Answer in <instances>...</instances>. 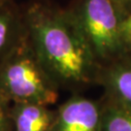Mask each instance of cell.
<instances>
[{
	"label": "cell",
	"mask_w": 131,
	"mask_h": 131,
	"mask_svg": "<svg viewBox=\"0 0 131 131\" xmlns=\"http://www.w3.org/2000/svg\"><path fill=\"white\" fill-rule=\"evenodd\" d=\"M23 11L28 40L59 89L77 91L97 83L101 67L68 9L36 1Z\"/></svg>",
	"instance_id": "1"
},
{
	"label": "cell",
	"mask_w": 131,
	"mask_h": 131,
	"mask_svg": "<svg viewBox=\"0 0 131 131\" xmlns=\"http://www.w3.org/2000/svg\"><path fill=\"white\" fill-rule=\"evenodd\" d=\"M67 9L100 67L129 53L122 31L126 17L113 0H75Z\"/></svg>",
	"instance_id": "2"
},
{
	"label": "cell",
	"mask_w": 131,
	"mask_h": 131,
	"mask_svg": "<svg viewBox=\"0 0 131 131\" xmlns=\"http://www.w3.org/2000/svg\"><path fill=\"white\" fill-rule=\"evenodd\" d=\"M59 90L41 64L28 37L0 64V94L12 104L53 105Z\"/></svg>",
	"instance_id": "3"
},
{
	"label": "cell",
	"mask_w": 131,
	"mask_h": 131,
	"mask_svg": "<svg viewBox=\"0 0 131 131\" xmlns=\"http://www.w3.org/2000/svg\"><path fill=\"white\" fill-rule=\"evenodd\" d=\"M102 103L74 95L56 110L51 131H101Z\"/></svg>",
	"instance_id": "4"
},
{
	"label": "cell",
	"mask_w": 131,
	"mask_h": 131,
	"mask_svg": "<svg viewBox=\"0 0 131 131\" xmlns=\"http://www.w3.org/2000/svg\"><path fill=\"white\" fill-rule=\"evenodd\" d=\"M96 84L105 89V98L131 109V54L100 68Z\"/></svg>",
	"instance_id": "5"
},
{
	"label": "cell",
	"mask_w": 131,
	"mask_h": 131,
	"mask_svg": "<svg viewBox=\"0 0 131 131\" xmlns=\"http://www.w3.org/2000/svg\"><path fill=\"white\" fill-rule=\"evenodd\" d=\"M27 37L24 11L15 0L0 3V64Z\"/></svg>",
	"instance_id": "6"
},
{
	"label": "cell",
	"mask_w": 131,
	"mask_h": 131,
	"mask_svg": "<svg viewBox=\"0 0 131 131\" xmlns=\"http://www.w3.org/2000/svg\"><path fill=\"white\" fill-rule=\"evenodd\" d=\"M13 131H51L56 110L36 103H14L11 108Z\"/></svg>",
	"instance_id": "7"
},
{
	"label": "cell",
	"mask_w": 131,
	"mask_h": 131,
	"mask_svg": "<svg viewBox=\"0 0 131 131\" xmlns=\"http://www.w3.org/2000/svg\"><path fill=\"white\" fill-rule=\"evenodd\" d=\"M102 103L101 131H131V109L105 98Z\"/></svg>",
	"instance_id": "8"
},
{
	"label": "cell",
	"mask_w": 131,
	"mask_h": 131,
	"mask_svg": "<svg viewBox=\"0 0 131 131\" xmlns=\"http://www.w3.org/2000/svg\"><path fill=\"white\" fill-rule=\"evenodd\" d=\"M12 103L0 94V131H13Z\"/></svg>",
	"instance_id": "9"
},
{
	"label": "cell",
	"mask_w": 131,
	"mask_h": 131,
	"mask_svg": "<svg viewBox=\"0 0 131 131\" xmlns=\"http://www.w3.org/2000/svg\"><path fill=\"white\" fill-rule=\"evenodd\" d=\"M122 36H123V40H124L125 45H126L127 49H128V52L130 53L131 52V13L122 21Z\"/></svg>",
	"instance_id": "10"
},
{
	"label": "cell",
	"mask_w": 131,
	"mask_h": 131,
	"mask_svg": "<svg viewBox=\"0 0 131 131\" xmlns=\"http://www.w3.org/2000/svg\"><path fill=\"white\" fill-rule=\"evenodd\" d=\"M118 8L122 10V12L127 17L131 13V0H113Z\"/></svg>",
	"instance_id": "11"
},
{
	"label": "cell",
	"mask_w": 131,
	"mask_h": 131,
	"mask_svg": "<svg viewBox=\"0 0 131 131\" xmlns=\"http://www.w3.org/2000/svg\"><path fill=\"white\" fill-rule=\"evenodd\" d=\"M5 1H10V0H0V3L1 2H5Z\"/></svg>",
	"instance_id": "12"
},
{
	"label": "cell",
	"mask_w": 131,
	"mask_h": 131,
	"mask_svg": "<svg viewBox=\"0 0 131 131\" xmlns=\"http://www.w3.org/2000/svg\"><path fill=\"white\" fill-rule=\"evenodd\" d=\"M130 54H131V52H130Z\"/></svg>",
	"instance_id": "13"
}]
</instances>
